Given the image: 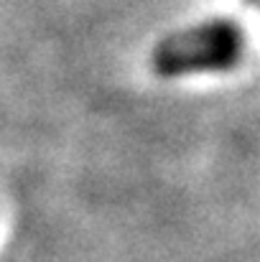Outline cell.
<instances>
[{
  "mask_svg": "<svg viewBox=\"0 0 260 262\" xmlns=\"http://www.w3.org/2000/svg\"><path fill=\"white\" fill-rule=\"evenodd\" d=\"M243 46H245V33L230 18L207 20L202 26L171 33L158 43L161 51H169V49H243Z\"/></svg>",
  "mask_w": 260,
  "mask_h": 262,
  "instance_id": "obj_2",
  "label": "cell"
},
{
  "mask_svg": "<svg viewBox=\"0 0 260 262\" xmlns=\"http://www.w3.org/2000/svg\"><path fill=\"white\" fill-rule=\"evenodd\" d=\"M243 49H169L153 51V72L161 77H184L196 72H227L237 67Z\"/></svg>",
  "mask_w": 260,
  "mask_h": 262,
  "instance_id": "obj_1",
  "label": "cell"
}]
</instances>
